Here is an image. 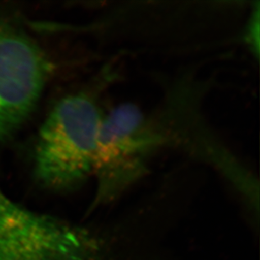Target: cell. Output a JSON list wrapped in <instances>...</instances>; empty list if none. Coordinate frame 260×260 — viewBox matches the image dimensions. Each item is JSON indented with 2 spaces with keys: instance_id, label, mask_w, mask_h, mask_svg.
<instances>
[{
  "instance_id": "6da1fadb",
  "label": "cell",
  "mask_w": 260,
  "mask_h": 260,
  "mask_svg": "<svg viewBox=\"0 0 260 260\" xmlns=\"http://www.w3.org/2000/svg\"><path fill=\"white\" fill-rule=\"evenodd\" d=\"M103 115L84 92L61 99L40 129L35 149L37 180L52 189H70L93 171L96 138Z\"/></svg>"
},
{
  "instance_id": "7a4b0ae2",
  "label": "cell",
  "mask_w": 260,
  "mask_h": 260,
  "mask_svg": "<svg viewBox=\"0 0 260 260\" xmlns=\"http://www.w3.org/2000/svg\"><path fill=\"white\" fill-rule=\"evenodd\" d=\"M54 66L12 13L0 8V144L29 119Z\"/></svg>"
},
{
  "instance_id": "3957f363",
  "label": "cell",
  "mask_w": 260,
  "mask_h": 260,
  "mask_svg": "<svg viewBox=\"0 0 260 260\" xmlns=\"http://www.w3.org/2000/svg\"><path fill=\"white\" fill-rule=\"evenodd\" d=\"M165 143L157 124L133 103L103 116L96 138L93 171L100 191L115 194L146 173L152 155Z\"/></svg>"
},
{
  "instance_id": "277c9868",
  "label": "cell",
  "mask_w": 260,
  "mask_h": 260,
  "mask_svg": "<svg viewBox=\"0 0 260 260\" xmlns=\"http://www.w3.org/2000/svg\"><path fill=\"white\" fill-rule=\"evenodd\" d=\"M93 253L82 229L25 208L0 188V260H90Z\"/></svg>"
},
{
  "instance_id": "5b68a950",
  "label": "cell",
  "mask_w": 260,
  "mask_h": 260,
  "mask_svg": "<svg viewBox=\"0 0 260 260\" xmlns=\"http://www.w3.org/2000/svg\"><path fill=\"white\" fill-rule=\"evenodd\" d=\"M245 42H247L248 47L250 49L253 54L258 57L259 53V6L257 3V6L253 8V12L251 14L250 18L248 20V24L246 26Z\"/></svg>"
}]
</instances>
